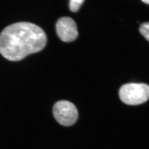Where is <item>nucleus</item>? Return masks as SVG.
I'll return each mask as SVG.
<instances>
[{"mask_svg": "<svg viewBox=\"0 0 149 149\" xmlns=\"http://www.w3.org/2000/svg\"><path fill=\"white\" fill-rule=\"evenodd\" d=\"M143 3H146V4H149V0H141Z\"/></svg>", "mask_w": 149, "mask_h": 149, "instance_id": "obj_7", "label": "nucleus"}, {"mask_svg": "<svg viewBox=\"0 0 149 149\" xmlns=\"http://www.w3.org/2000/svg\"><path fill=\"white\" fill-rule=\"evenodd\" d=\"M139 32L149 41V22L142 23L139 28Z\"/></svg>", "mask_w": 149, "mask_h": 149, "instance_id": "obj_6", "label": "nucleus"}, {"mask_svg": "<svg viewBox=\"0 0 149 149\" xmlns=\"http://www.w3.org/2000/svg\"><path fill=\"white\" fill-rule=\"evenodd\" d=\"M53 113L58 123L63 126L73 125L78 118L77 109L73 104L68 101L57 102L53 107Z\"/></svg>", "mask_w": 149, "mask_h": 149, "instance_id": "obj_3", "label": "nucleus"}, {"mask_svg": "<svg viewBox=\"0 0 149 149\" xmlns=\"http://www.w3.org/2000/svg\"><path fill=\"white\" fill-rule=\"evenodd\" d=\"M84 1V0H70L69 6L71 11L73 12H77Z\"/></svg>", "mask_w": 149, "mask_h": 149, "instance_id": "obj_5", "label": "nucleus"}, {"mask_svg": "<svg viewBox=\"0 0 149 149\" xmlns=\"http://www.w3.org/2000/svg\"><path fill=\"white\" fill-rule=\"evenodd\" d=\"M44 31L33 23L20 22L7 26L0 33V53L16 62L42 50L46 46Z\"/></svg>", "mask_w": 149, "mask_h": 149, "instance_id": "obj_1", "label": "nucleus"}, {"mask_svg": "<svg viewBox=\"0 0 149 149\" xmlns=\"http://www.w3.org/2000/svg\"><path fill=\"white\" fill-rule=\"evenodd\" d=\"M120 100L129 105H138L149 98V86L144 83H131L124 85L119 91Z\"/></svg>", "mask_w": 149, "mask_h": 149, "instance_id": "obj_2", "label": "nucleus"}, {"mask_svg": "<svg viewBox=\"0 0 149 149\" xmlns=\"http://www.w3.org/2000/svg\"><path fill=\"white\" fill-rule=\"evenodd\" d=\"M56 29L58 37L65 42L74 41L79 35L76 22L70 17L59 19L56 23Z\"/></svg>", "mask_w": 149, "mask_h": 149, "instance_id": "obj_4", "label": "nucleus"}]
</instances>
